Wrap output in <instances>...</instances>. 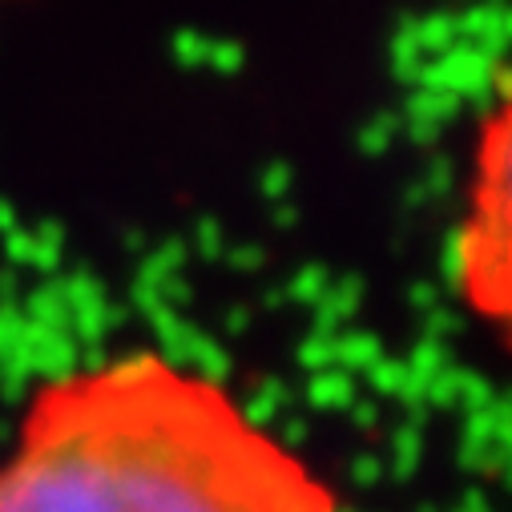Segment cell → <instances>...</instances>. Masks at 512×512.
Masks as SVG:
<instances>
[{
  "mask_svg": "<svg viewBox=\"0 0 512 512\" xmlns=\"http://www.w3.org/2000/svg\"><path fill=\"white\" fill-rule=\"evenodd\" d=\"M0 512H339V496L218 375L125 351L29 392Z\"/></svg>",
  "mask_w": 512,
  "mask_h": 512,
  "instance_id": "cell-1",
  "label": "cell"
},
{
  "mask_svg": "<svg viewBox=\"0 0 512 512\" xmlns=\"http://www.w3.org/2000/svg\"><path fill=\"white\" fill-rule=\"evenodd\" d=\"M452 279L464 307L512 355V73L488 101L452 238Z\"/></svg>",
  "mask_w": 512,
  "mask_h": 512,
  "instance_id": "cell-2",
  "label": "cell"
}]
</instances>
